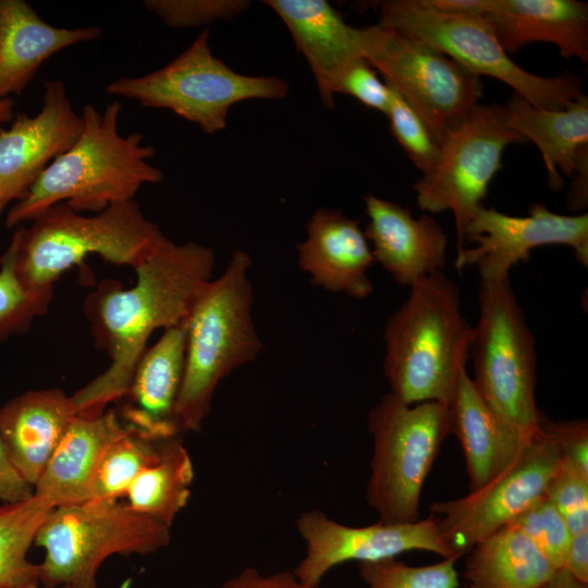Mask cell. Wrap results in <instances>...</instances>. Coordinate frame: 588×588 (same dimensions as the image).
<instances>
[{
    "instance_id": "cell-1",
    "label": "cell",
    "mask_w": 588,
    "mask_h": 588,
    "mask_svg": "<svg viewBox=\"0 0 588 588\" xmlns=\"http://www.w3.org/2000/svg\"><path fill=\"white\" fill-rule=\"evenodd\" d=\"M213 249L195 242L176 245L169 238L134 268L136 283L122 290L103 284L87 301L109 367L71 396L77 415L94 416L125 393L151 333L184 322L212 280Z\"/></svg>"
},
{
    "instance_id": "cell-2",
    "label": "cell",
    "mask_w": 588,
    "mask_h": 588,
    "mask_svg": "<svg viewBox=\"0 0 588 588\" xmlns=\"http://www.w3.org/2000/svg\"><path fill=\"white\" fill-rule=\"evenodd\" d=\"M121 110L119 100L110 102L101 113L91 105L84 107L78 138L11 207L5 219L9 228L33 221L61 203L76 212H99L134 199L142 185L163 179L162 171L147 161L155 148L143 144L144 136L119 133Z\"/></svg>"
},
{
    "instance_id": "cell-3",
    "label": "cell",
    "mask_w": 588,
    "mask_h": 588,
    "mask_svg": "<svg viewBox=\"0 0 588 588\" xmlns=\"http://www.w3.org/2000/svg\"><path fill=\"white\" fill-rule=\"evenodd\" d=\"M473 333L458 286L443 272L418 279L383 333L390 393L408 405H449L466 370Z\"/></svg>"
},
{
    "instance_id": "cell-4",
    "label": "cell",
    "mask_w": 588,
    "mask_h": 588,
    "mask_svg": "<svg viewBox=\"0 0 588 588\" xmlns=\"http://www.w3.org/2000/svg\"><path fill=\"white\" fill-rule=\"evenodd\" d=\"M250 256L235 249L225 270L195 301L186 319L183 381L175 406L181 433L199 431L219 382L253 362L262 342L253 320Z\"/></svg>"
},
{
    "instance_id": "cell-5",
    "label": "cell",
    "mask_w": 588,
    "mask_h": 588,
    "mask_svg": "<svg viewBox=\"0 0 588 588\" xmlns=\"http://www.w3.org/2000/svg\"><path fill=\"white\" fill-rule=\"evenodd\" d=\"M12 236L17 277L32 291L52 289L60 275L91 254L133 269L167 237L135 199L83 216L57 204Z\"/></svg>"
},
{
    "instance_id": "cell-6",
    "label": "cell",
    "mask_w": 588,
    "mask_h": 588,
    "mask_svg": "<svg viewBox=\"0 0 588 588\" xmlns=\"http://www.w3.org/2000/svg\"><path fill=\"white\" fill-rule=\"evenodd\" d=\"M170 528L118 500L53 507L35 538L45 551L39 584L97 588L96 575L105 560L155 553L170 543Z\"/></svg>"
},
{
    "instance_id": "cell-7",
    "label": "cell",
    "mask_w": 588,
    "mask_h": 588,
    "mask_svg": "<svg viewBox=\"0 0 588 588\" xmlns=\"http://www.w3.org/2000/svg\"><path fill=\"white\" fill-rule=\"evenodd\" d=\"M372 437L366 500L384 524L420 519L424 483L450 433L449 405H408L387 393L368 414Z\"/></svg>"
},
{
    "instance_id": "cell-8",
    "label": "cell",
    "mask_w": 588,
    "mask_h": 588,
    "mask_svg": "<svg viewBox=\"0 0 588 588\" xmlns=\"http://www.w3.org/2000/svg\"><path fill=\"white\" fill-rule=\"evenodd\" d=\"M110 95L134 99L147 108L168 109L215 134L226 126L230 108L250 99L281 100L289 84L278 76L245 75L215 57L209 30H203L174 60L137 77L109 83Z\"/></svg>"
},
{
    "instance_id": "cell-9",
    "label": "cell",
    "mask_w": 588,
    "mask_h": 588,
    "mask_svg": "<svg viewBox=\"0 0 588 588\" xmlns=\"http://www.w3.org/2000/svg\"><path fill=\"white\" fill-rule=\"evenodd\" d=\"M380 16V25L427 44L479 77L501 81L535 107L563 109L584 95L573 73L546 77L516 64L485 16L445 13L421 0L382 1Z\"/></svg>"
},
{
    "instance_id": "cell-10",
    "label": "cell",
    "mask_w": 588,
    "mask_h": 588,
    "mask_svg": "<svg viewBox=\"0 0 588 588\" xmlns=\"http://www.w3.org/2000/svg\"><path fill=\"white\" fill-rule=\"evenodd\" d=\"M479 319L469 354L473 383L501 416L527 431H537L542 417L535 397L537 353L510 280L481 281Z\"/></svg>"
},
{
    "instance_id": "cell-11",
    "label": "cell",
    "mask_w": 588,
    "mask_h": 588,
    "mask_svg": "<svg viewBox=\"0 0 588 588\" xmlns=\"http://www.w3.org/2000/svg\"><path fill=\"white\" fill-rule=\"evenodd\" d=\"M358 45L439 143L479 105L481 78L420 40L378 23L358 28Z\"/></svg>"
},
{
    "instance_id": "cell-12",
    "label": "cell",
    "mask_w": 588,
    "mask_h": 588,
    "mask_svg": "<svg viewBox=\"0 0 588 588\" xmlns=\"http://www.w3.org/2000/svg\"><path fill=\"white\" fill-rule=\"evenodd\" d=\"M522 143L525 139L506 124L502 106L479 103L444 135L434 166L414 184L422 211L453 212L457 252L464 247L466 229L502 167L503 151Z\"/></svg>"
},
{
    "instance_id": "cell-13",
    "label": "cell",
    "mask_w": 588,
    "mask_h": 588,
    "mask_svg": "<svg viewBox=\"0 0 588 588\" xmlns=\"http://www.w3.org/2000/svg\"><path fill=\"white\" fill-rule=\"evenodd\" d=\"M560 464L553 440L540 428L500 475L479 490L431 504L442 540L458 559L546 495Z\"/></svg>"
},
{
    "instance_id": "cell-14",
    "label": "cell",
    "mask_w": 588,
    "mask_h": 588,
    "mask_svg": "<svg viewBox=\"0 0 588 588\" xmlns=\"http://www.w3.org/2000/svg\"><path fill=\"white\" fill-rule=\"evenodd\" d=\"M473 248L457 252L455 267L476 266L481 281L509 279L510 270L529 259L532 249L543 245H566L576 260L588 266V215H562L542 204H534L527 216L516 217L494 208L480 207L466 232Z\"/></svg>"
},
{
    "instance_id": "cell-15",
    "label": "cell",
    "mask_w": 588,
    "mask_h": 588,
    "mask_svg": "<svg viewBox=\"0 0 588 588\" xmlns=\"http://www.w3.org/2000/svg\"><path fill=\"white\" fill-rule=\"evenodd\" d=\"M296 528L306 542V553L293 573L310 588H320L326 574L344 562L378 561L414 550L456 559L442 540L432 516L409 524L378 522L352 527L314 509L298 516Z\"/></svg>"
},
{
    "instance_id": "cell-16",
    "label": "cell",
    "mask_w": 588,
    "mask_h": 588,
    "mask_svg": "<svg viewBox=\"0 0 588 588\" xmlns=\"http://www.w3.org/2000/svg\"><path fill=\"white\" fill-rule=\"evenodd\" d=\"M42 101L39 113H21L8 130L0 131V215L26 195L82 132V117L74 112L62 81L45 83Z\"/></svg>"
},
{
    "instance_id": "cell-17",
    "label": "cell",
    "mask_w": 588,
    "mask_h": 588,
    "mask_svg": "<svg viewBox=\"0 0 588 588\" xmlns=\"http://www.w3.org/2000/svg\"><path fill=\"white\" fill-rule=\"evenodd\" d=\"M186 354V320L164 330L145 350L119 400V417L131 431L154 440L179 437L175 406Z\"/></svg>"
},
{
    "instance_id": "cell-18",
    "label": "cell",
    "mask_w": 588,
    "mask_h": 588,
    "mask_svg": "<svg viewBox=\"0 0 588 588\" xmlns=\"http://www.w3.org/2000/svg\"><path fill=\"white\" fill-rule=\"evenodd\" d=\"M369 222L364 231L375 261L403 286L443 272L448 236L429 213L414 218L408 208L372 194L364 196Z\"/></svg>"
},
{
    "instance_id": "cell-19",
    "label": "cell",
    "mask_w": 588,
    "mask_h": 588,
    "mask_svg": "<svg viewBox=\"0 0 588 588\" xmlns=\"http://www.w3.org/2000/svg\"><path fill=\"white\" fill-rule=\"evenodd\" d=\"M297 254L298 266L313 285L357 299L372 293L368 270L375 259L370 244L358 221L341 210H316Z\"/></svg>"
},
{
    "instance_id": "cell-20",
    "label": "cell",
    "mask_w": 588,
    "mask_h": 588,
    "mask_svg": "<svg viewBox=\"0 0 588 588\" xmlns=\"http://www.w3.org/2000/svg\"><path fill=\"white\" fill-rule=\"evenodd\" d=\"M450 433L464 452L469 492L509 467L538 431H527L497 413L476 390L467 370L449 404Z\"/></svg>"
},
{
    "instance_id": "cell-21",
    "label": "cell",
    "mask_w": 588,
    "mask_h": 588,
    "mask_svg": "<svg viewBox=\"0 0 588 588\" xmlns=\"http://www.w3.org/2000/svg\"><path fill=\"white\" fill-rule=\"evenodd\" d=\"M287 27L315 77L322 103L332 109L344 71L363 58L358 28L347 24L324 0H267Z\"/></svg>"
},
{
    "instance_id": "cell-22",
    "label": "cell",
    "mask_w": 588,
    "mask_h": 588,
    "mask_svg": "<svg viewBox=\"0 0 588 588\" xmlns=\"http://www.w3.org/2000/svg\"><path fill=\"white\" fill-rule=\"evenodd\" d=\"M77 415L60 389L27 391L0 409V438L8 458L33 489Z\"/></svg>"
},
{
    "instance_id": "cell-23",
    "label": "cell",
    "mask_w": 588,
    "mask_h": 588,
    "mask_svg": "<svg viewBox=\"0 0 588 588\" xmlns=\"http://www.w3.org/2000/svg\"><path fill=\"white\" fill-rule=\"evenodd\" d=\"M126 430L113 409L94 416L76 415L35 485L34 493L53 507L89 501L105 453Z\"/></svg>"
},
{
    "instance_id": "cell-24",
    "label": "cell",
    "mask_w": 588,
    "mask_h": 588,
    "mask_svg": "<svg viewBox=\"0 0 588 588\" xmlns=\"http://www.w3.org/2000/svg\"><path fill=\"white\" fill-rule=\"evenodd\" d=\"M505 52L534 42L556 46L565 59L588 61V4L576 0H493L485 16Z\"/></svg>"
},
{
    "instance_id": "cell-25",
    "label": "cell",
    "mask_w": 588,
    "mask_h": 588,
    "mask_svg": "<svg viewBox=\"0 0 588 588\" xmlns=\"http://www.w3.org/2000/svg\"><path fill=\"white\" fill-rule=\"evenodd\" d=\"M100 36L98 27L52 26L24 0H0V100L20 94L56 52Z\"/></svg>"
},
{
    "instance_id": "cell-26",
    "label": "cell",
    "mask_w": 588,
    "mask_h": 588,
    "mask_svg": "<svg viewBox=\"0 0 588 588\" xmlns=\"http://www.w3.org/2000/svg\"><path fill=\"white\" fill-rule=\"evenodd\" d=\"M510 128L539 149L549 187L563 186L562 172L573 176L578 160L588 149V98L584 94L563 109H542L514 94L503 106Z\"/></svg>"
},
{
    "instance_id": "cell-27",
    "label": "cell",
    "mask_w": 588,
    "mask_h": 588,
    "mask_svg": "<svg viewBox=\"0 0 588 588\" xmlns=\"http://www.w3.org/2000/svg\"><path fill=\"white\" fill-rule=\"evenodd\" d=\"M555 569L525 534L504 526L466 554L464 578L474 588H540Z\"/></svg>"
},
{
    "instance_id": "cell-28",
    "label": "cell",
    "mask_w": 588,
    "mask_h": 588,
    "mask_svg": "<svg viewBox=\"0 0 588 588\" xmlns=\"http://www.w3.org/2000/svg\"><path fill=\"white\" fill-rule=\"evenodd\" d=\"M194 467L180 436L162 442L158 458L128 487L126 503L168 527L191 497Z\"/></svg>"
},
{
    "instance_id": "cell-29",
    "label": "cell",
    "mask_w": 588,
    "mask_h": 588,
    "mask_svg": "<svg viewBox=\"0 0 588 588\" xmlns=\"http://www.w3.org/2000/svg\"><path fill=\"white\" fill-rule=\"evenodd\" d=\"M52 509L36 493L0 506V588L39 584V564L28 559V551Z\"/></svg>"
},
{
    "instance_id": "cell-30",
    "label": "cell",
    "mask_w": 588,
    "mask_h": 588,
    "mask_svg": "<svg viewBox=\"0 0 588 588\" xmlns=\"http://www.w3.org/2000/svg\"><path fill=\"white\" fill-rule=\"evenodd\" d=\"M163 441L127 429L105 453L89 501H115L124 497L135 478L158 458Z\"/></svg>"
},
{
    "instance_id": "cell-31",
    "label": "cell",
    "mask_w": 588,
    "mask_h": 588,
    "mask_svg": "<svg viewBox=\"0 0 588 588\" xmlns=\"http://www.w3.org/2000/svg\"><path fill=\"white\" fill-rule=\"evenodd\" d=\"M456 559H443L438 563L414 566L389 558L359 562L358 574L366 588H458Z\"/></svg>"
},
{
    "instance_id": "cell-32",
    "label": "cell",
    "mask_w": 588,
    "mask_h": 588,
    "mask_svg": "<svg viewBox=\"0 0 588 588\" xmlns=\"http://www.w3.org/2000/svg\"><path fill=\"white\" fill-rule=\"evenodd\" d=\"M52 289L27 290L15 266V249L10 243L0 259V343L28 328L36 316L47 311Z\"/></svg>"
},
{
    "instance_id": "cell-33",
    "label": "cell",
    "mask_w": 588,
    "mask_h": 588,
    "mask_svg": "<svg viewBox=\"0 0 588 588\" xmlns=\"http://www.w3.org/2000/svg\"><path fill=\"white\" fill-rule=\"evenodd\" d=\"M506 526L525 534L554 568L563 567L572 532L561 513L546 495Z\"/></svg>"
},
{
    "instance_id": "cell-34",
    "label": "cell",
    "mask_w": 588,
    "mask_h": 588,
    "mask_svg": "<svg viewBox=\"0 0 588 588\" xmlns=\"http://www.w3.org/2000/svg\"><path fill=\"white\" fill-rule=\"evenodd\" d=\"M388 86L391 96L385 115L391 133L421 174L427 173L439 157L440 143L420 115L392 86Z\"/></svg>"
},
{
    "instance_id": "cell-35",
    "label": "cell",
    "mask_w": 588,
    "mask_h": 588,
    "mask_svg": "<svg viewBox=\"0 0 588 588\" xmlns=\"http://www.w3.org/2000/svg\"><path fill=\"white\" fill-rule=\"evenodd\" d=\"M144 7L174 28L198 27L232 20L248 10L246 0H146Z\"/></svg>"
},
{
    "instance_id": "cell-36",
    "label": "cell",
    "mask_w": 588,
    "mask_h": 588,
    "mask_svg": "<svg viewBox=\"0 0 588 588\" xmlns=\"http://www.w3.org/2000/svg\"><path fill=\"white\" fill-rule=\"evenodd\" d=\"M546 497L561 513L572 535L588 530V475L559 464Z\"/></svg>"
},
{
    "instance_id": "cell-37",
    "label": "cell",
    "mask_w": 588,
    "mask_h": 588,
    "mask_svg": "<svg viewBox=\"0 0 588 588\" xmlns=\"http://www.w3.org/2000/svg\"><path fill=\"white\" fill-rule=\"evenodd\" d=\"M539 428L555 443L561 466L588 475V422L586 419L553 421L542 415Z\"/></svg>"
},
{
    "instance_id": "cell-38",
    "label": "cell",
    "mask_w": 588,
    "mask_h": 588,
    "mask_svg": "<svg viewBox=\"0 0 588 588\" xmlns=\"http://www.w3.org/2000/svg\"><path fill=\"white\" fill-rule=\"evenodd\" d=\"M338 94L350 95L383 114L388 112L390 87L364 58H358L344 71L338 85Z\"/></svg>"
},
{
    "instance_id": "cell-39",
    "label": "cell",
    "mask_w": 588,
    "mask_h": 588,
    "mask_svg": "<svg viewBox=\"0 0 588 588\" xmlns=\"http://www.w3.org/2000/svg\"><path fill=\"white\" fill-rule=\"evenodd\" d=\"M221 588H310L293 573L283 571L264 575L254 567H245L223 583Z\"/></svg>"
},
{
    "instance_id": "cell-40",
    "label": "cell",
    "mask_w": 588,
    "mask_h": 588,
    "mask_svg": "<svg viewBox=\"0 0 588 588\" xmlns=\"http://www.w3.org/2000/svg\"><path fill=\"white\" fill-rule=\"evenodd\" d=\"M34 489L14 469L0 438V500L14 503L29 499Z\"/></svg>"
},
{
    "instance_id": "cell-41",
    "label": "cell",
    "mask_w": 588,
    "mask_h": 588,
    "mask_svg": "<svg viewBox=\"0 0 588 588\" xmlns=\"http://www.w3.org/2000/svg\"><path fill=\"white\" fill-rule=\"evenodd\" d=\"M563 568L588 583V530L572 535Z\"/></svg>"
},
{
    "instance_id": "cell-42",
    "label": "cell",
    "mask_w": 588,
    "mask_h": 588,
    "mask_svg": "<svg viewBox=\"0 0 588 588\" xmlns=\"http://www.w3.org/2000/svg\"><path fill=\"white\" fill-rule=\"evenodd\" d=\"M573 175L567 207L571 211H581L588 204V149L581 154Z\"/></svg>"
},
{
    "instance_id": "cell-43",
    "label": "cell",
    "mask_w": 588,
    "mask_h": 588,
    "mask_svg": "<svg viewBox=\"0 0 588 588\" xmlns=\"http://www.w3.org/2000/svg\"><path fill=\"white\" fill-rule=\"evenodd\" d=\"M426 5L451 14L486 16L493 0H421Z\"/></svg>"
},
{
    "instance_id": "cell-44",
    "label": "cell",
    "mask_w": 588,
    "mask_h": 588,
    "mask_svg": "<svg viewBox=\"0 0 588 588\" xmlns=\"http://www.w3.org/2000/svg\"><path fill=\"white\" fill-rule=\"evenodd\" d=\"M540 588H588V583L576 578L562 567L555 569Z\"/></svg>"
},
{
    "instance_id": "cell-45",
    "label": "cell",
    "mask_w": 588,
    "mask_h": 588,
    "mask_svg": "<svg viewBox=\"0 0 588 588\" xmlns=\"http://www.w3.org/2000/svg\"><path fill=\"white\" fill-rule=\"evenodd\" d=\"M14 113V101L10 98L0 100V125L10 121Z\"/></svg>"
},
{
    "instance_id": "cell-46",
    "label": "cell",
    "mask_w": 588,
    "mask_h": 588,
    "mask_svg": "<svg viewBox=\"0 0 588 588\" xmlns=\"http://www.w3.org/2000/svg\"><path fill=\"white\" fill-rule=\"evenodd\" d=\"M22 588H40V587H39V584H35V585H28ZM60 588H75V587H60Z\"/></svg>"
},
{
    "instance_id": "cell-47",
    "label": "cell",
    "mask_w": 588,
    "mask_h": 588,
    "mask_svg": "<svg viewBox=\"0 0 588 588\" xmlns=\"http://www.w3.org/2000/svg\"><path fill=\"white\" fill-rule=\"evenodd\" d=\"M469 588H474V587H469Z\"/></svg>"
}]
</instances>
